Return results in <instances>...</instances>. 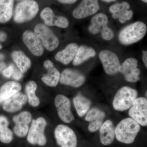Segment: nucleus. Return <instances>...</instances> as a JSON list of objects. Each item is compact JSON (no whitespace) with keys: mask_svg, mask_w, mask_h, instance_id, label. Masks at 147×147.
<instances>
[{"mask_svg":"<svg viewBox=\"0 0 147 147\" xmlns=\"http://www.w3.org/2000/svg\"><path fill=\"white\" fill-rule=\"evenodd\" d=\"M140 129V125L131 118L123 119L115 128V137L121 143L131 144L134 142Z\"/></svg>","mask_w":147,"mask_h":147,"instance_id":"f257e3e1","label":"nucleus"},{"mask_svg":"<svg viewBox=\"0 0 147 147\" xmlns=\"http://www.w3.org/2000/svg\"><path fill=\"white\" fill-rule=\"evenodd\" d=\"M147 31L146 24L141 21H137L122 29L119 33V40L124 45L133 44L142 40Z\"/></svg>","mask_w":147,"mask_h":147,"instance_id":"f03ea898","label":"nucleus"},{"mask_svg":"<svg viewBox=\"0 0 147 147\" xmlns=\"http://www.w3.org/2000/svg\"><path fill=\"white\" fill-rule=\"evenodd\" d=\"M138 94L137 90L128 86L122 87L115 95L113 102V108L119 111L128 110L132 106Z\"/></svg>","mask_w":147,"mask_h":147,"instance_id":"7ed1b4c3","label":"nucleus"},{"mask_svg":"<svg viewBox=\"0 0 147 147\" xmlns=\"http://www.w3.org/2000/svg\"><path fill=\"white\" fill-rule=\"evenodd\" d=\"M47 121L44 118L39 117L33 120L27 136V141L32 145L44 146L47 143L45 134Z\"/></svg>","mask_w":147,"mask_h":147,"instance_id":"20e7f679","label":"nucleus"},{"mask_svg":"<svg viewBox=\"0 0 147 147\" xmlns=\"http://www.w3.org/2000/svg\"><path fill=\"white\" fill-rule=\"evenodd\" d=\"M39 7L35 1H22L16 6L13 19L19 24L30 21L36 16Z\"/></svg>","mask_w":147,"mask_h":147,"instance_id":"39448f33","label":"nucleus"},{"mask_svg":"<svg viewBox=\"0 0 147 147\" xmlns=\"http://www.w3.org/2000/svg\"><path fill=\"white\" fill-rule=\"evenodd\" d=\"M108 19L104 13H98L92 18L89 31L93 34L101 33V36L105 40H109L114 36L113 30L108 26Z\"/></svg>","mask_w":147,"mask_h":147,"instance_id":"423d86ee","label":"nucleus"},{"mask_svg":"<svg viewBox=\"0 0 147 147\" xmlns=\"http://www.w3.org/2000/svg\"><path fill=\"white\" fill-rule=\"evenodd\" d=\"M34 33L41 40L42 45L47 50L53 51L59 46V42L57 37L46 25L37 24L35 27Z\"/></svg>","mask_w":147,"mask_h":147,"instance_id":"0eeeda50","label":"nucleus"},{"mask_svg":"<svg viewBox=\"0 0 147 147\" xmlns=\"http://www.w3.org/2000/svg\"><path fill=\"white\" fill-rule=\"evenodd\" d=\"M55 136L57 143L61 147H76L77 137L73 130L65 125L56 127Z\"/></svg>","mask_w":147,"mask_h":147,"instance_id":"6e6552de","label":"nucleus"},{"mask_svg":"<svg viewBox=\"0 0 147 147\" xmlns=\"http://www.w3.org/2000/svg\"><path fill=\"white\" fill-rule=\"evenodd\" d=\"M131 118L143 126L147 125V100L144 97L137 98L129 110Z\"/></svg>","mask_w":147,"mask_h":147,"instance_id":"1a4fd4ad","label":"nucleus"},{"mask_svg":"<svg viewBox=\"0 0 147 147\" xmlns=\"http://www.w3.org/2000/svg\"><path fill=\"white\" fill-rule=\"evenodd\" d=\"M55 107L60 118L65 123H70L74 118L71 112V102L69 99L63 94H58L55 97Z\"/></svg>","mask_w":147,"mask_h":147,"instance_id":"9d476101","label":"nucleus"},{"mask_svg":"<svg viewBox=\"0 0 147 147\" xmlns=\"http://www.w3.org/2000/svg\"><path fill=\"white\" fill-rule=\"evenodd\" d=\"M99 57L106 74L112 75L119 72L121 64L115 53L110 50H102L99 53Z\"/></svg>","mask_w":147,"mask_h":147,"instance_id":"9b49d317","label":"nucleus"},{"mask_svg":"<svg viewBox=\"0 0 147 147\" xmlns=\"http://www.w3.org/2000/svg\"><path fill=\"white\" fill-rule=\"evenodd\" d=\"M137 59L131 57L127 59L120 66L119 71L123 74L125 80L129 82H136L140 80L141 71L137 68Z\"/></svg>","mask_w":147,"mask_h":147,"instance_id":"f8f14e48","label":"nucleus"},{"mask_svg":"<svg viewBox=\"0 0 147 147\" xmlns=\"http://www.w3.org/2000/svg\"><path fill=\"white\" fill-rule=\"evenodd\" d=\"M100 9L98 1L84 0L74 10L72 15L77 19H82L95 14Z\"/></svg>","mask_w":147,"mask_h":147,"instance_id":"ddd939ff","label":"nucleus"},{"mask_svg":"<svg viewBox=\"0 0 147 147\" xmlns=\"http://www.w3.org/2000/svg\"><path fill=\"white\" fill-rule=\"evenodd\" d=\"M32 119L31 114L28 111L21 112L13 117V121L15 123L13 131L16 136L19 137H24L26 136L28 132L29 125Z\"/></svg>","mask_w":147,"mask_h":147,"instance_id":"4468645a","label":"nucleus"},{"mask_svg":"<svg viewBox=\"0 0 147 147\" xmlns=\"http://www.w3.org/2000/svg\"><path fill=\"white\" fill-rule=\"evenodd\" d=\"M86 78L84 74L77 70L66 69L62 72L59 81L61 84L74 88H79L84 84Z\"/></svg>","mask_w":147,"mask_h":147,"instance_id":"2eb2a0df","label":"nucleus"},{"mask_svg":"<svg viewBox=\"0 0 147 147\" xmlns=\"http://www.w3.org/2000/svg\"><path fill=\"white\" fill-rule=\"evenodd\" d=\"M23 41L33 54L37 57L41 56L44 53V48L41 40L34 32L27 30L23 34Z\"/></svg>","mask_w":147,"mask_h":147,"instance_id":"dca6fc26","label":"nucleus"},{"mask_svg":"<svg viewBox=\"0 0 147 147\" xmlns=\"http://www.w3.org/2000/svg\"><path fill=\"white\" fill-rule=\"evenodd\" d=\"M130 5L127 2L117 3L113 5L109 8V11L112 13L114 19L119 18L121 24H124L126 21L129 20L133 15L132 11L129 10Z\"/></svg>","mask_w":147,"mask_h":147,"instance_id":"f3484780","label":"nucleus"},{"mask_svg":"<svg viewBox=\"0 0 147 147\" xmlns=\"http://www.w3.org/2000/svg\"><path fill=\"white\" fill-rule=\"evenodd\" d=\"M40 16L44 21L45 25L50 26H56L65 28L69 25L67 18L63 16H56L52 9L45 7L42 9Z\"/></svg>","mask_w":147,"mask_h":147,"instance_id":"a211bd4d","label":"nucleus"},{"mask_svg":"<svg viewBox=\"0 0 147 147\" xmlns=\"http://www.w3.org/2000/svg\"><path fill=\"white\" fill-rule=\"evenodd\" d=\"M105 117V113L98 108H94L90 110L85 117V120L90 122L88 127L89 131L93 132L99 129Z\"/></svg>","mask_w":147,"mask_h":147,"instance_id":"6ab92c4d","label":"nucleus"},{"mask_svg":"<svg viewBox=\"0 0 147 147\" xmlns=\"http://www.w3.org/2000/svg\"><path fill=\"white\" fill-rule=\"evenodd\" d=\"M27 101L26 95L19 92L4 102L3 109L8 113L16 112L21 110Z\"/></svg>","mask_w":147,"mask_h":147,"instance_id":"aec40b11","label":"nucleus"},{"mask_svg":"<svg viewBox=\"0 0 147 147\" xmlns=\"http://www.w3.org/2000/svg\"><path fill=\"white\" fill-rule=\"evenodd\" d=\"M43 65L47 70V73L41 79L42 82L49 86H56L59 82L61 75L59 71L55 67L51 61H45Z\"/></svg>","mask_w":147,"mask_h":147,"instance_id":"412c9836","label":"nucleus"},{"mask_svg":"<svg viewBox=\"0 0 147 147\" xmlns=\"http://www.w3.org/2000/svg\"><path fill=\"white\" fill-rule=\"evenodd\" d=\"M100 142L102 145L108 146L113 143L115 137V127L113 121L110 120L105 121L99 130Z\"/></svg>","mask_w":147,"mask_h":147,"instance_id":"4be33fe9","label":"nucleus"},{"mask_svg":"<svg viewBox=\"0 0 147 147\" xmlns=\"http://www.w3.org/2000/svg\"><path fill=\"white\" fill-rule=\"evenodd\" d=\"M76 43L68 44L64 50L58 52L55 56V59L65 65H67L73 61L78 50Z\"/></svg>","mask_w":147,"mask_h":147,"instance_id":"5701e85b","label":"nucleus"},{"mask_svg":"<svg viewBox=\"0 0 147 147\" xmlns=\"http://www.w3.org/2000/svg\"><path fill=\"white\" fill-rule=\"evenodd\" d=\"M21 89V84L15 81L6 82L0 90V103L4 102L13 95L19 92Z\"/></svg>","mask_w":147,"mask_h":147,"instance_id":"b1692460","label":"nucleus"},{"mask_svg":"<svg viewBox=\"0 0 147 147\" xmlns=\"http://www.w3.org/2000/svg\"><path fill=\"white\" fill-rule=\"evenodd\" d=\"M96 55V52L92 47L82 45L78 47L73 60V65H81L90 58L94 57Z\"/></svg>","mask_w":147,"mask_h":147,"instance_id":"393cba45","label":"nucleus"},{"mask_svg":"<svg viewBox=\"0 0 147 147\" xmlns=\"http://www.w3.org/2000/svg\"><path fill=\"white\" fill-rule=\"evenodd\" d=\"M9 122L5 116L0 115V141L8 144L13 139V132L9 128Z\"/></svg>","mask_w":147,"mask_h":147,"instance_id":"a878e982","label":"nucleus"},{"mask_svg":"<svg viewBox=\"0 0 147 147\" xmlns=\"http://www.w3.org/2000/svg\"><path fill=\"white\" fill-rule=\"evenodd\" d=\"M12 57L19 70L22 73L26 72L30 67L31 65L30 60L21 51H14L12 53Z\"/></svg>","mask_w":147,"mask_h":147,"instance_id":"bb28decb","label":"nucleus"},{"mask_svg":"<svg viewBox=\"0 0 147 147\" xmlns=\"http://www.w3.org/2000/svg\"><path fill=\"white\" fill-rule=\"evenodd\" d=\"M73 102L77 114L80 117H83L88 113L91 105L90 100L81 94L74 98Z\"/></svg>","mask_w":147,"mask_h":147,"instance_id":"cd10ccee","label":"nucleus"},{"mask_svg":"<svg viewBox=\"0 0 147 147\" xmlns=\"http://www.w3.org/2000/svg\"><path fill=\"white\" fill-rule=\"evenodd\" d=\"M14 1L0 0V23H5L11 18Z\"/></svg>","mask_w":147,"mask_h":147,"instance_id":"c85d7f7f","label":"nucleus"},{"mask_svg":"<svg viewBox=\"0 0 147 147\" xmlns=\"http://www.w3.org/2000/svg\"><path fill=\"white\" fill-rule=\"evenodd\" d=\"M37 88V85L34 81H30L26 85V90L29 103L34 107H37L40 104L39 98L35 94Z\"/></svg>","mask_w":147,"mask_h":147,"instance_id":"c756f323","label":"nucleus"},{"mask_svg":"<svg viewBox=\"0 0 147 147\" xmlns=\"http://www.w3.org/2000/svg\"><path fill=\"white\" fill-rule=\"evenodd\" d=\"M14 69V67L13 65H10L4 69L3 71V75L7 78H10L13 74Z\"/></svg>","mask_w":147,"mask_h":147,"instance_id":"7c9ffc66","label":"nucleus"},{"mask_svg":"<svg viewBox=\"0 0 147 147\" xmlns=\"http://www.w3.org/2000/svg\"><path fill=\"white\" fill-rule=\"evenodd\" d=\"M12 76V78L15 80H19L23 77V74L20 71L19 69L14 68Z\"/></svg>","mask_w":147,"mask_h":147,"instance_id":"2f4dec72","label":"nucleus"},{"mask_svg":"<svg viewBox=\"0 0 147 147\" xmlns=\"http://www.w3.org/2000/svg\"><path fill=\"white\" fill-rule=\"evenodd\" d=\"M143 56H142V60L144 64L146 67H147V51L143 50L142 51Z\"/></svg>","mask_w":147,"mask_h":147,"instance_id":"473e14b6","label":"nucleus"},{"mask_svg":"<svg viewBox=\"0 0 147 147\" xmlns=\"http://www.w3.org/2000/svg\"><path fill=\"white\" fill-rule=\"evenodd\" d=\"M7 38V35L5 32H0V41L4 42L5 41Z\"/></svg>","mask_w":147,"mask_h":147,"instance_id":"72a5a7b5","label":"nucleus"},{"mask_svg":"<svg viewBox=\"0 0 147 147\" xmlns=\"http://www.w3.org/2000/svg\"><path fill=\"white\" fill-rule=\"evenodd\" d=\"M60 3L64 4H73L76 3L77 1L76 0H60L58 1Z\"/></svg>","mask_w":147,"mask_h":147,"instance_id":"f704fd0d","label":"nucleus"},{"mask_svg":"<svg viewBox=\"0 0 147 147\" xmlns=\"http://www.w3.org/2000/svg\"><path fill=\"white\" fill-rule=\"evenodd\" d=\"M5 67L6 64L5 63L3 62L0 63V72L3 71L4 69L5 68Z\"/></svg>","mask_w":147,"mask_h":147,"instance_id":"c9c22d12","label":"nucleus"},{"mask_svg":"<svg viewBox=\"0 0 147 147\" xmlns=\"http://www.w3.org/2000/svg\"><path fill=\"white\" fill-rule=\"evenodd\" d=\"M5 58V55L2 53H0V60H3Z\"/></svg>","mask_w":147,"mask_h":147,"instance_id":"e433bc0d","label":"nucleus"},{"mask_svg":"<svg viewBox=\"0 0 147 147\" xmlns=\"http://www.w3.org/2000/svg\"><path fill=\"white\" fill-rule=\"evenodd\" d=\"M115 0H103L102 1L105 2L106 3H111L113 2H115Z\"/></svg>","mask_w":147,"mask_h":147,"instance_id":"4c0bfd02","label":"nucleus"},{"mask_svg":"<svg viewBox=\"0 0 147 147\" xmlns=\"http://www.w3.org/2000/svg\"><path fill=\"white\" fill-rule=\"evenodd\" d=\"M2 48V46L1 44V42H0V50Z\"/></svg>","mask_w":147,"mask_h":147,"instance_id":"58836bf2","label":"nucleus"},{"mask_svg":"<svg viewBox=\"0 0 147 147\" xmlns=\"http://www.w3.org/2000/svg\"><path fill=\"white\" fill-rule=\"evenodd\" d=\"M142 1L146 3H147V1H146H146H144V0H143V1Z\"/></svg>","mask_w":147,"mask_h":147,"instance_id":"ea45409f","label":"nucleus"}]
</instances>
